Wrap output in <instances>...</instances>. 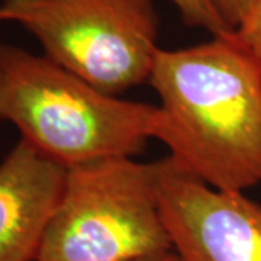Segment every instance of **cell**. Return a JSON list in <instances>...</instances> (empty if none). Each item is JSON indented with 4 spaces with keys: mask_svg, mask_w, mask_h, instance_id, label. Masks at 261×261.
I'll list each match as a JSON object with an SVG mask.
<instances>
[{
    "mask_svg": "<svg viewBox=\"0 0 261 261\" xmlns=\"http://www.w3.org/2000/svg\"><path fill=\"white\" fill-rule=\"evenodd\" d=\"M0 119L73 167L140 154L159 134L161 111L105 93L48 57L0 45Z\"/></svg>",
    "mask_w": 261,
    "mask_h": 261,
    "instance_id": "7a4b0ae2",
    "label": "cell"
},
{
    "mask_svg": "<svg viewBox=\"0 0 261 261\" xmlns=\"http://www.w3.org/2000/svg\"><path fill=\"white\" fill-rule=\"evenodd\" d=\"M67 167L22 140L0 163V261H35Z\"/></svg>",
    "mask_w": 261,
    "mask_h": 261,
    "instance_id": "8992f818",
    "label": "cell"
},
{
    "mask_svg": "<svg viewBox=\"0 0 261 261\" xmlns=\"http://www.w3.org/2000/svg\"><path fill=\"white\" fill-rule=\"evenodd\" d=\"M225 22L235 31L250 13L257 0H209Z\"/></svg>",
    "mask_w": 261,
    "mask_h": 261,
    "instance_id": "9c48e42d",
    "label": "cell"
},
{
    "mask_svg": "<svg viewBox=\"0 0 261 261\" xmlns=\"http://www.w3.org/2000/svg\"><path fill=\"white\" fill-rule=\"evenodd\" d=\"M160 202L181 261H261V205L243 192L214 189L171 157Z\"/></svg>",
    "mask_w": 261,
    "mask_h": 261,
    "instance_id": "5b68a950",
    "label": "cell"
},
{
    "mask_svg": "<svg viewBox=\"0 0 261 261\" xmlns=\"http://www.w3.org/2000/svg\"><path fill=\"white\" fill-rule=\"evenodd\" d=\"M0 22H6V20H5V16H3V13H2V10H0Z\"/></svg>",
    "mask_w": 261,
    "mask_h": 261,
    "instance_id": "8fae6325",
    "label": "cell"
},
{
    "mask_svg": "<svg viewBox=\"0 0 261 261\" xmlns=\"http://www.w3.org/2000/svg\"><path fill=\"white\" fill-rule=\"evenodd\" d=\"M232 34L159 48L148 82L170 155L211 187L244 193L261 183V61Z\"/></svg>",
    "mask_w": 261,
    "mask_h": 261,
    "instance_id": "6da1fadb",
    "label": "cell"
},
{
    "mask_svg": "<svg viewBox=\"0 0 261 261\" xmlns=\"http://www.w3.org/2000/svg\"><path fill=\"white\" fill-rule=\"evenodd\" d=\"M170 163V155L112 157L67 167L35 261H134L173 251L160 202Z\"/></svg>",
    "mask_w": 261,
    "mask_h": 261,
    "instance_id": "3957f363",
    "label": "cell"
},
{
    "mask_svg": "<svg viewBox=\"0 0 261 261\" xmlns=\"http://www.w3.org/2000/svg\"><path fill=\"white\" fill-rule=\"evenodd\" d=\"M134 261H181L176 251H168L164 254H159V255H151V257H145V258H140V260Z\"/></svg>",
    "mask_w": 261,
    "mask_h": 261,
    "instance_id": "30bf717a",
    "label": "cell"
},
{
    "mask_svg": "<svg viewBox=\"0 0 261 261\" xmlns=\"http://www.w3.org/2000/svg\"><path fill=\"white\" fill-rule=\"evenodd\" d=\"M0 10L37 38L44 56L105 93L149 79L160 48L152 0H3Z\"/></svg>",
    "mask_w": 261,
    "mask_h": 261,
    "instance_id": "277c9868",
    "label": "cell"
},
{
    "mask_svg": "<svg viewBox=\"0 0 261 261\" xmlns=\"http://www.w3.org/2000/svg\"><path fill=\"white\" fill-rule=\"evenodd\" d=\"M181 15L183 22L189 27L203 28L214 37H228L233 29L216 12L209 0H168Z\"/></svg>",
    "mask_w": 261,
    "mask_h": 261,
    "instance_id": "52a82bcc",
    "label": "cell"
},
{
    "mask_svg": "<svg viewBox=\"0 0 261 261\" xmlns=\"http://www.w3.org/2000/svg\"><path fill=\"white\" fill-rule=\"evenodd\" d=\"M233 39L261 61V0H257L247 18L233 31Z\"/></svg>",
    "mask_w": 261,
    "mask_h": 261,
    "instance_id": "ba28073f",
    "label": "cell"
}]
</instances>
